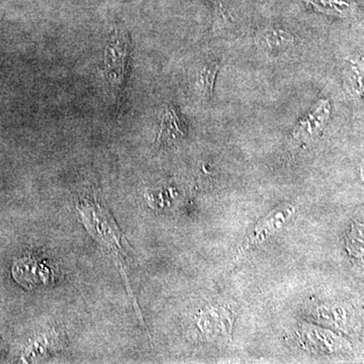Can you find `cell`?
<instances>
[{
    "mask_svg": "<svg viewBox=\"0 0 364 364\" xmlns=\"http://www.w3.org/2000/svg\"><path fill=\"white\" fill-rule=\"evenodd\" d=\"M329 102L321 105L317 109L311 112L310 114H308V117L299 122L298 128L294 130V136L306 138V136L318 135L324 128L326 122L329 119Z\"/></svg>",
    "mask_w": 364,
    "mask_h": 364,
    "instance_id": "obj_3",
    "label": "cell"
},
{
    "mask_svg": "<svg viewBox=\"0 0 364 364\" xmlns=\"http://www.w3.org/2000/svg\"><path fill=\"white\" fill-rule=\"evenodd\" d=\"M258 42L261 47L270 52H282L289 49L294 44V39L291 33L280 28H269L260 33Z\"/></svg>",
    "mask_w": 364,
    "mask_h": 364,
    "instance_id": "obj_4",
    "label": "cell"
},
{
    "mask_svg": "<svg viewBox=\"0 0 364 364\" xmlns=\"http://www.w3.org/2000/svg\"><path fill=\"white\" fill-rule=\"evenodd\" d=\"M13 277L21 286L33 289L51 284L53 273L43 261L37 258L25 257L14 263Z\"/></svg>",
    "mask_w": 364,
    "mask_h": 364,
    "instance_id": "obj_1",
    "label": "cell"
},
{
    "mask_svg": "<svg viewBox=\"0 0 364 364\" xmlns=\"http://www.w3.org/2000/svg\"><path fill=\"white\" fill-rule=\"evenodd\" d=\"M219 60L213 59L205 62V64L200 67L198 74V85L200 93L205 98L210 100L214 92V86L215 77H217L218 71H219Z\"/></svg>",
    "mask_w": 364,
    "mask_h": 364,
    "instance_id": "obj_5",
    "label": "cell"
},
{
    "mask_svg": "<svg viewBox=\"0 0 364 364\" xmlns=\"http://www.w3.org/2000/svg\"><path fill=\"white\" fill-rule=\"evenodd\" d=\"M188 134V127L176 107L169 105L163 112L160 130L157 136L158 143H174L184 138Z\"/></svg>",
    "mask_w": 364,
    "mask_h": 364,
    "instance_id": "obj_2",
    "label": "cell"
}]
</instances>
